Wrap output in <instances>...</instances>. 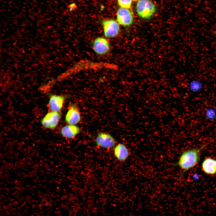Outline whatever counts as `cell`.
Returning <instances> with one entry per match:
<instances>
[{
  "mask_svg": "<svg viewBox=\"0 0 216 216\" xmlns=\"http://www.w3.org/2000/svg\"><path fill=\"white\" fill-rule=\"evenodd\" d=\"M205 146L199 148H193L187 150L181 155L178 165L185 172L196 165L200 159V152Z\"/></svg>",
  "mask_w": 216,
  "mask_h": 216,
  "instance_id": "6da1fadb",
  "label": "cell"
},
{
  "mask_svg": "<svg viewBox=\"0 0 216 216\" xmlns=\"http://www.w3.org/2000/svg\"><path fill=\"white\" fill-rule=\"evenodd\" d=\"M136 10L140 18L147 19L150 18L156 11V6L150 0H140L137 3Z\"/></svg>",
  "mask_w": 216,
  "mask_h": 216,
  "instance_id": "7a4b0ae2",
  "label": "cell"
},
{
  "mask_svg": "<svg viewBox=\"0 0 216 216\" xmlns=\"http://www.w3.org/2000/svg\"><path fill=\"white\" fill-rule=\"evenodd\" d=\"M104 37L107 38L116 37L119 34L120 28L117 20L113 19H106L102 21Z\"/></svg>",
  "mask_w": 216,
  "mask_h": 216,
  "instance_id": "3957f363",
  "label": "cell"
},
{
  "mask_svg": "<svg viewBox=\"0 0 216 216\" xmlns=\"http://www.w3.org/2000/svg\"><path fill=\"white\" fill-rule=\"evenodd\" d=\"M92 47L94 52L97 55L103 56L107 54L110 49V43L105 37H98L94 40Z\"/></svg>",
  "mask_w": 216,
  "mask_h": 216,
  "instance_id": "277c9868",
  "label": "cell"
},
{
  "mask_svg": "<svg viewBox=\"0 0 216 216\" xmlns=\"http://www.w3.org/2000/svg\"><path fill=\"white\" fill-rule=\"evenodd\" d=\"M95 141L98 147L106 149L114 148L116 145V142L114 138L110 134L104 132L99 133Z\"/></svg>",
  "mask_w": 216,
  "mask_h": 216,
  "instance_id": "5b68a950",
  "label": "cell"
},
{
  "mask_svg": "<svg viewBox=\"0 0 216 216\" xmlns=\"http://www.w3.org/2000/svg\"><path fill=\"white\" fill-rule=\"evenodd\" d=\"M134 20L132 13L129 9L120 8L118 10L116 20L120 25L129 26L133 24Z\"/></svg>",
  "mask_w": 216,
  "mask_h": 216,
  "instance_id": "8992f818",
  "label": "cell"
},
{
  "mask_svg": "<svg viewBox=\"0 0 216 216\" xmlns=\"http://www.w3.org/2000/svg\"><path fill=\"white\" fill-rule=\"evenodd\" d=\"M61 114L59 112L51 111L47 113L42 119L41 123L45 128L52 129L59 123Z\"/></svg>",
  "mask_w": 216,
  "mask_h": 216,
  "instance_id": "52a82bcc",
  "label": "cell"
},
{
  "mask_svg": "<svg viewBox=\"0 0 216 216\" xmlns=\"http://www.w3.org/2000/svg\"><path fill=\"white\" fill-rule=\"evenodd\" d=\"M81 119L80 113L77 107L71 105L69 108L65 116L66 122L70 125H75L78 124Z\"/></svg>",
  "mask_w": 216,
  "mask_h": 216,
  "instance_id": "ba28073f",
  "label": "cell"
},
{
  "mask_svg": "<svg viewBox=\"0 0 216 216\" xmlns=\"http://www.w3.org/2000/svg\"><path fill=\"white\" fill-rule=\"evenodd\" d=\"M114 154L118 160L121 162L125 161L129 155V152L126 146L123 143L116 145L114 148Z\"/></svg>",
  "mask_w": 216,
  "mask_h": 216,
  "instance_id": "9c48e42d",
  "label": "cell"
},
{
  "mask_svg": "<svg viewBox=\"0 0 216 216\" xmlns=\"http://www.w3.org/2000/svg\"><path fill=\"white\" fill-rule=\"evenodd\" d=\"M64 100L65 97L63 96H51L49 102L50 109L52 111L59 112L63 106Z\"/></svg>",
  "mask_w": 216,
  "mask_h": 216,
  "instance_id": "30bf717a",
  "label": "cell"
},
{
  "mask_svg": "<svg viewBox=\"0 0 216 216\" xmlns=\"http://www.w3.org/2000/svg\"><path fill=\"white\" fill-rule=\"evenodd\" d=\"M202 170L209 175L216 173V160L211 157H207L203 161L202 165Z\"/></svg>",
  "mask_w": 216,
  "mask_h": 216,
  "instance_id": "8fae6325",
  "label": "cell"
},
{
  "mask_svg": "<svg viewBox=\"0 0 216 216\" xmlns=\"http://www.w3.org/2000/svg\"><path fill=\"white\" fill-rule=\"evenodd\" d=\"M80 131V128L76 125L68 124L62 128L61 133L63 137L71 139L74 138Z\"/></svg>",
  "mask_w": 216,
  "mask_h": 216,
  "instance_id": "7c38bea8",
  "label": "cell"
},
{
  "mask_svg": "<svg viewBox=\"0 0 216 216\" xmlns=\"http://www.w3.org/2000/svg\"><path fill=\"white\" fill-rule=\"evenodd\" d=\"M188 87L190 91L193 93L200 92L202 89L203 84L202 82L198 79L191 80L189 82Z\"/></svg>",
  "mask_w": 216,
  "mask_h": 216,
  "instance_id": "4fadbf2b",
  "label": "cell"
},
{
  "mask_svg": "<svg viewBox=\"0 0 216 216\" xmlns=\"http://www.w3.org/2000/svg\"><path fill=\"white\" fill-rule=\"evenodd\" d=\"M205 115L208 120L214 121L216 119V110L212 107L207 108L205 110Z\"/></svg>",
  "mask_w": 216,
  "mask_h": 216,
  "instance_id": "5bb4252c",
  "label": "cell"
},
{
  "mask_svg": "<svg viewBox=\"0 0 216 216\" xmlns=\"http://www.w3.org/2000/svg\"><path fill=\"white\" fill-rule=\"evenodd\" d=\"M118 4L121 8H130L132 5V0H117Z\"/></svg>",
  "mask_w": 216,
  "mask_h": 216,
  "instance_id": "9a60e30c",
  "label": "cell"
},
{
  "mask_svg": "<svg viewBox=\"0 0 216 216\" xmlns=\"http://www.w3.org/2000/svg\"><path fill=\"white\" fill-rule=\"evenodd\" d=\"M76 8V6L74 3H72L70 4L68 6L69 10L70 11L74 10Z\"/></svg>",
  "mask_w": 216,
  "mask_h": 216,
  "instance_id": "2e32d148",
  "label": "cell"
},
{
  "mask_svg": "<svg viewBox=\"0 0 216 216\" xmlns=\"http://www.w3.org/2000/svg\"><path fill=\"white\" fill-rule=\"evenodd\" d=\"M132 0L134 1H139L140 0Z\"/></svg>",
  "mask_w": 216,
  "mask_h": 216,
  "instance_id": "e0dca14e",
  "label": "cell"
}]
</instances>
